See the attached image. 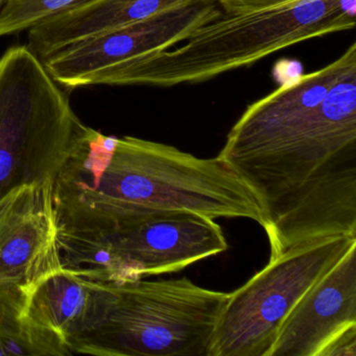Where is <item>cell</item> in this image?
Returning <instances> with one entry per match:
<instances>
[{"label": "cell", "instance_id": "7", "mask_svg": "<svg viewBox=\"0 0 356 356\" xmlns=\"http://www.w3.org/2000/svg\"><path fill=\"white\" fill-rule=\"evenodd\" d=\"M222 13L218 0H197L74 43L42 62L60 86L80 88L86 79L109 66L141 54L166 51L183 42L193 31Z\"/></svg>", "mask_w": 356, "mask_h": 356}, {"label": "cell", "instance_id": "15", "mask_svg": "<svg viewBox=\"0 0 356 356\" xmlns=\"http://www.w3.org/2000/svg\"><path fill=\"white\" fill-rule=\"evenodd\" d=\"M222 12L248 11V10L260 9L278 3H287L291 0H218Z\"/></svg>", "mask_w": 356, "mask_h": 356}, {"label": "cell", "instance_id": "14", "mask_svg": "<svg viewBox=\"0 0 356 356\" xmlns=\"http://www.w3.org/2000/svg\"><path fill=\"white\" fill-rule=\"evenodd\" d=\"M321 356H356V326L337 335Z\"/></svg>", "mask_w": 356, "mask_h": 356}, {"label": "cell", "instance_id": "3", "mask_svg": "<svg viewBox=\"0 0 356 356\" xmlns=\"http://www.w3.org/2000/svg\"><path fill=\"white\" fill-rule=\"evenodd\" d=\"M228 298L186 277L105 283L92 324L70 349L72 355L210 356Z\"/></svg>", "mask_w": 356, "mask_h": 356}, {"label": "cell", "instance_id": "12", "mask_svg": "<svg viewBox=\"0 0 356 356\" xmlns=\"http://www.w3.org/2000/svg\"><path fill=\"white\" fill-rule=\"evenodd\" d=\"M26 289L0 285V356L72 355L59 335L26 316Z\"/></svg>", "mask_w": 356, "mask_h": 356}, {"label": "cell", "instance_id": "9", "mask_svg": "<svg viewBox=\"0 0 356 356\" xmlns=\"http://www.w3.org/2000/svg\"><path fill=\"white\" fill-rule=\"evenodd\" d=\"M356 326V245L296 304L268 356H321L337 335Z\"/></svg>", "mask_w": 356, "mask_h": 356}, {"label": "cell", "instance_id": "2", "mask_svg": "<svg viewBox=\"0 0 356 356\" xmlns=\"http://www.w3.org/2000/svg\"><path fill=\"white\" fill-rule=\"evenodd\" d=\"M355 26V0H291L260 9L222 12L174 51L141 54L85 80L91 85L195 84L252 65L303 41Z\"/></svg>", "mask_w": 356, "mask_h": 356}, {"label": "cell", "instance_id": "11", "mask_svg": "<svg viewBox=\"0 0 356 356\" xmlns=\"http://www.w3.org/2000/svg\"><path fill=\"white\" fill-rule=\"evenodd\" d=\"M103 291V282L62 268L29 289L26 314L59 335L70 349L72 341L92 324Z\"/></svg>", "mask_w": 356, "mask_h": 356}, {"label": "cell", "instance_id": "6", "mask_svg": "<svg viewBox=\"0 0 356 356\" xmlns=\"http://www.w3.org/2000/svg\"><path fill=\"white\" fill-rule=\"evenodd\" d=\"M356 245L332 235L293 245L229 293L210 356H268L289 312L306 291Z\"/></svg>", "mask_w": 356, "mask_h": 356}, {"label": "cell", "instance_id": "5", "mask_svg": "<svg viewBox=\"0 0 356 356\" xmlns=\"http://www.w3.org/2000/svg\"><path fill=\"white\" fill-rule=\"evenodd\" d=\"M62 266L122 283L184 270L228 250L220 225L186 210L132 207L86 232H58Z\"/></svg>", "mask_w": 356, "mask_h": 356}, {"label": "cell", "instance_id": "1", "mask_svg": "<svg viewBox=\"0 0 356 356\" xmlns=\"http://www.w3.org/2000/svg\"><path fill=\"white\" fill-rule=\"evenodd\" d=\"M58 231L86 232L132 207L247 218L261 226L257 197L220 159L197 158L136 137L85 135L54 184Z\"/></svg>", "mask_w": 356, "mask_h": 356}, {"label": "cell", "instance_id": "8", "mask_svg": "<svg viewBox=\"0 0 356 356\" xmlns=\"http://www.w3.org/2000/svg\"><path fill=\"white\" fill-rule=\"evenodd\" d=\"M62 268L54 184L24 189L0 210V285L28 291Z\"/></svg>", "mask_w": 356, "mask_h": 356}, {"label": "cell", "instance_id": "16", "mask_svg": "<svg viewBox=\"0 0 356 356\" xmlns=\"http://www.w3.org/2000/svg\"><path fill=\"white\" fill-rule=\"evenodd\" d=\"M6 1H7V0H0V10H1L3 6L5 5Z\"/></svg>", "mask_w": 356, "mask_h": 356}, {"label": "cell", "instance_id": "10", "mask_svg": "<svg viewBox=\"0 0 356 356\" xmlns=\"http://www.w3.org/2000/svg\"><path fill=\"white\" fill-rule=\"evenodd\" d=\"M195 1L197 0H89L31 28L26 45L43 61L74 43Z\"/></svg>", "mask_w": 356, "mask_h": 356}, {"label": "cell", "instance_id": "13", "mask_svg": "<svg viewBox=\"0 0 356 356\" xmlns=\"http://www.w3.org/2000/svg\"><path fill=\"white\" fill-rule=\"evenodd\" d=\"M89 0H7L0 10V38L29 31L56 14Z\"/></svg>", "mask_w": 356, "mask_h": 356}, {"label": "cell", "instance_id": "4", "mask_svg": "<svg viewBox=\"0 0 356 356\" xmlns=\"http://www.w3.org/2000/svg\"><path fill=\"white\" fill-rule=\"evenodd\" d=\"M85 128L28 45L7 49L0 58V210L24 189L55 184Z\"/></svg>", "mask_w": 356, "mask_h": 356}]
</instances>
